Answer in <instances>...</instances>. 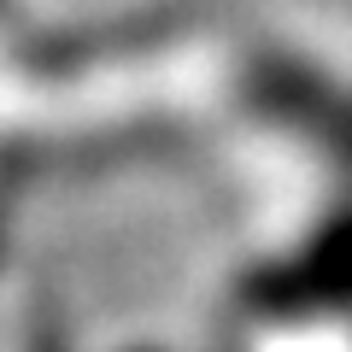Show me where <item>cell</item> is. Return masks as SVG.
<instances>
[{
	"label": "cell",
	"mask_w": 352,
	"mask_h": 352,
	"mask_svg": "<svg viewBox=\"0 0 352 352\" xmlns=\"http://www.w3.org/2000/svg\"><path fill=\"white\" fill-rule=\"evenodd\" d=\"M294 294L305 305H352V212L323 223L294 264Z\"/></svg>",
	"instance_id": "obj_1"
}]
</instances>
